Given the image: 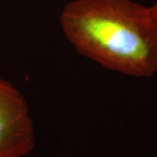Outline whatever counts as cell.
I'll return each instance as SVG.
<instances>
[{
    "label": "cell",
    "mask_w": 157,
    "mask_h": 157,
    "mask_svg": "<svg viewBox=\"0 0 157 157\" xmlns=\"http://www.w3.org/2000/svg\"><path fill=\"white\" fill-rule=\"evenodd\" d=\"M60 23L76 51L105 68L149 78L157 73V17L132 0H73Z\"/></svg>",
    "instance_id": "6da1fadb"
},
{
    "label": "cell",
    "mask_w": 157,
    "mask_h": 157,
    "mask_svg": "<svg viewBox=\"0 0 157 157\" xmlns=\"http://www.w3.org/2000/svg\"><path fill=\"white\" fill-rule=\"evenodd\" d=\"M35 145L34 123L24 95L0 77V157H25Z\"/></svg>",
    "instance_id": "7a4b0ae2"
},
{
    "label": "cell",
    "mask_w": 157,
    "mask_h": 157,
    "mask_svg": "<svg viewBox=\"0 0 157 157\" xmlns=\"http://www.w3.org/2000/svg\"><path fill=\"white\" fill-rule=\"evenodd\" d=\"M150 8H151V12L153 13V14L157 17V2L154 4V5L151 6V7H150Z\"/></svg>",
    "instance_id": "3957f363"
}]
</instances>
